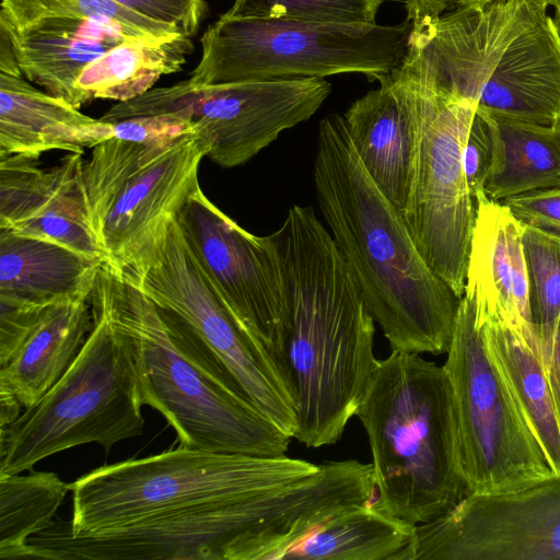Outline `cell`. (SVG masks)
<instances>
[{
  "label": "cell",
  "instance_id": "obj_34",
  "mask_svg": "<svg viewBox=\"0 0 560 560\" xmlns=\"http://www.w3.org/2000/svg\"><path fill=\"white\" fill-rule=\"evenodd\" d=\"M466 183L475 201L487 196L486 183L492 164V137L486 117L476 109L462 152Z\"/></svg>",
  "mask_w": 560,
  "mask_h": 560
},
{
  "label": "cell",
  "instance_id": "obj_18",
  "mask_svg": "<svg viewBox=\"0 0 560 560\" xmlns=\"http://www.w3.org/2000/svg\"><path fill=\"white\" fill-rule=\"evenodd\" d=\"M523 229L502 202L488 196L476 201L463 295L474 302L478 326L489 319L506 322L524 335L541 359L532 324Z\"/></svg>",
  "mask_w": 560,
  "mask_h": 560
},
{
  "label": "cell",
  "instance_id": "obj_38",
  "mask_svg": "<svg viewBox=\"0 0 560 560\" xmlns=\"http://www.w3.org/2000/svg\"><path fill=\"white\" fill-rule=\"evenodd\" d=\"M560 423V314L557 320L548 362L545 366Z\"/></svg>",
  "mask_w": 560,
  "mask_h": 560
},
{
  "label": "cell",
  "instance_id": "obj_11",
  "mask_svg": "<svg viewBox=\"0 0 560 560\" xmlns=\"http://www.w3.org/2000/svg\"><path fill=\"white\" fill-rule=\"evenodd\" d=\"M284 510L269 490L249 499L90 536L66 520L27 541L25 558L49 560H253L280 533Z\"/></svg>",
  "mask_w": 560,
  "mask_h": 560
},
{
  "label": "cell",
  "instance_id": "obj_23",
  "mask_svg": "<svg viewBox=\"0 0 560 560\" xmlns=\"http://www.w3.org/2000/svg\"><path fill=\"white\" fill-rule=\"evenodd\" d=\"M92 328V293L43 305L16 350L0 366V385L23 408L34 406L74 363Z\"/></svg>",
  "mask_w": 560,
  "mask_h": 560
},
{
  "label": "cell",
  "instance_id": "obj_19",
  "mask_svg": "<svg viewBox=\"0 0 560 560\" xmlns=\"http://www.w3.org/2000/svg\"><path fill=\"white\" fill-rule=\"evenodd\" d=\"M352 145L383 195L402 213L418 147L415 92L395 71L343 114Z\"/></svg>",
  "mask_w": 560,
  "mask_h": 560
},
{
  "label": "cell",
  "instance_id": "obj_14",
  "mask_svg": "<svg viewBox=\"0 0 560 560\" xmlns=\"http://www.w3.org/2000/svg\"><path fill=\"white\" fill-rule=\"evenodd\" d=\"M177 221L222 303L242 328L266 349L289 385L287 306L268 235L257 236L244 230L220 210L201 187L190 196Z\"/></svg>",
  "mask_w": 560,
  "mask_h": 560
},
{
  "label": "cell",
  "instance_id": "obj_28",
  "mask_svg": "<svg viewBox=\"0 0 560 560\" xmlns=\"http://www.w3.org/2000/svg\"><path fill=\"white\" fill-rule=\"evenodd\" d=\"M477 110L486 117L492 137V164L486 183L490 199L560 187V127Z\"/></svg>",
  "mask_w": 560,
  "mask_h": 560
},
{
  "label": "cell",
  "instance_id": "obj_37",
  "mask_svg": "<svg viewBox=\"0 0 560 560\" xmlns=\"http://www.w3.org/2000/svg\"><path fill=\"white\" fill-rule=\"evenodd\" d=\"M411 33H418L440 16L464 8L483 5L497 0H402Z\"/></svg>",
  "mask_w": 560,
  "mask_h": 560
},
{
  "label": "cell",
  "instance_id": "obj_15",
  "mask_svg": "<svg viewBox=\"0 0 560 560\" xmlns=\"http://www.w3.org/2000/svg\"><path fill=\"white\" fill-rule=\"evenodd\" d=\"M399 560H560V478L497 495H466L417 524Z\"/></svg>",
  "mask_w": 560,
  "mask_h": 560
},
{
  "label": "cell",
  "instance_id": "obj_2",
  "mask_svg": "<svg viewBox=\"0 0 560 560\" xmlns=\"http://www.w3.org/2000/svg\"><path fill=\"white\" fill-rule=\"evenodd\" d=\"M316 199L338 250L392 351L447 353L460 298L431 269L402 213L358 156L343 116L318 126Z\"/></svg>",
  "mask_w": 560,
  "mask_h": 560
},
{
  "label": "cell",
  "instance_id": "obj_39",
  "mask_svg": "<svg viewBox=\"0 0 560 560\" xmlns=\"http://www.w3.org/2000/svg\"><path fill=\"white\" fill-rule=\"evenodd\" d=\"M21 407L15 395L5 386L0 385V428L14 422L21 415Z\"/></svg>",
  "mask_w": 560,
  "mask_h": 560
},
{
  "label": "cell",
  "instance_id": "obj_41",
  "mask_svg": "<svg viewBox=\"0 0 560 560\" xmlns=\"http://www.w3.org/2000/svg\"><path fill=\"white\" fill-rule=\"evenodd\" d=\"M555 21L559 27V31H560V10L556 12L555 14Z\"/></svg>",
  "mask_w": 560,
  "mask_h": 560
},
{
  "label": "cell",
  "instance_id": "obj_36",
  "mask_svg": "<svg viewBox=\"0 0 560 560\" xmlns=\"http://www.w3.org/2000/svg\"><path fill=\"white\" fill-rule=\"evenodd\" d=\"M502 203L523 224L560 233V187L514 195Z\"/></svg>",
  "mask_w": 560,
  "mask_h": 560
},
{
  "label": "cell",
  "instance_id": "obj_25",
  "mask_svg": "<svg viewBox=\"0 0 560 560\" xmlns=\"http://www.w3.org/2000/svg\"><path fill=\"white\" fill-rule=\"evenodd\" d=\"M194 50L192 37L127 36L90 62L75 81L84 103L94 98L127 102L178 72Z\"/></svg>",
  "mask_w": 560,
  "mask_h": 560
},
{
  "label": "cell",
  "instance_id": "obj_24",
  "mask_svg": "<svg viewBox=\"0 0 560 560\" xmlns=\"http://www.w3.org/2000/svg\"><path fill=\"white\" fill-rule=\"evenodd\" d=\"M104 262L0 229V302L46 305L92 293Z\"/></svg>",
  "mask_w": 560,
  "mask_h": 560
},
{
  "label": "cell",
  "instance_id": "obj_13",
  "mask_svg": "<svg viewBox=\"0 0 560 560\" xmlns=\"http://www.w3.org/2000/svg\"><path fill=\"white\" fill-rule=\"evenodd\" d=\"M128 282V281H127ZM186 322L217 355L246 397L291 438L298 408L266 349L232 316L206 278L176 220L154 265L130 282Z\"/></svg>",
  "mask_w": 560,
  "mask_h": 560
},
{
  "label": "cell",
  "instance_id": "obj_27",
  "mask_svg": "<svg viewBox=\"0 0 560 560\" xmlns=\"http://www.w3.org/2000/svg\"><path fill=\"white\" fill-rule=\"evenodd\" d=\"M413 526L374 501L354 504L322 522L280 560H398L411 540Z\"/></svg>",
  "mask_w": 560,
  "mask_h": 560
},
{
  "label": "cell",
  "instance_id": "obj_21",
  "mask_svg": "<svg viewBox=\"0 0 560 560\" xmlns=\"http://www.w3.org/2000/svg\"><path fill=\"white\" fill-rule=\"evenodd\" d=\"M0 30L11 40L23 77L77 108L84 104L74 85L83 69L125 37L141 36L117 22L70 16H46Z\"/></svg>",
  "mask_w": 560,
  "mask_h": 560
},
{
  "label": "cell",
  "instance_id": "obj_5",
  "mask_svg": "<svg viewBox=\"0 0 560 560\" xmlns=\"http://www.w3.org/2000/svg\"><path fill=\"white\" fill-rule=\"evenodd\" d=\"M319 464L178 446L98 467L70 483L74 536L240 502L314 475Z\"/></svg>",
  "mask_w": 560,
  "mask_h": 560
},
{
  "label": "cell",
  "instance_id": "obj_8",
  "mask_svg": "<svg viewBox=\"0 0 560 560\" xmlns=\"http://www.w3.org/2000/svg\"><path fill=\"white\" fill-rule=\"evenodd\" d=\"M411 24H330L222 14L205 31L189 81L215 85L361 73L381 82L401 65Z\"/></svg>",
  "mask_w": 560,
  "mask_h": 560
},
{
  "label": "cell",
  "instance_id": "obj_33",
  "mask_svg": "<svg viewBox=\"0 0 560 560\" xmlns=\"http://www.w3.org/2000/svg\"><path fill=\"white\" fill-rule=\"evenodd\" d=\"M113 137L145 144H166L195 135L188 119L173 114L137 116L113 121Z\"/></svg>",
  "mask_w": 560,
  "mask_h": 560
},
{
  "label": "cell",
  "instance_id": "obj_4",
  "mask_svg": "<svg viewBox=\"0 0 560 560\" xmlns=\"http://www.w3.org/2000/svg\"><path fill=\"white\" fill-rule=\"evenodd\" d=\"M355 416L368 435L380 509L417 525L468 495L443 365L401 351L377 359Z\"/></svg>",
  "mask_w": 560,
  "mask_h": 560
},
{
  "label": "cell",
  "instance_id": "obj_32",
  "mask_svg": "<svg viewBox=\"0 0 560 560\" xmlns=\"http://www.w3.org/2000/svg\"><path fill=\"white\" fill-rule=\"evenodd\" d=\"M385 0H234V18L285 19L330 24H373Z\"/></svg>",
  "mask_w": 560,
  "mask_h": 560
},
{
  "label": "cell",
  "instance_id": "obj_40",
  "mask_svg": "<svg viewBox=\"0 0 560 560\" xmlns=\"http://www.w3.org/2000/svg\"><path fill=\"white\" fill-rule=\"evenodd\" d=\"M548 5H552L557 11L560 10V0H545Z\"/></svg>",
  "mask_w": 560,
  "mask_h": 560
},
{
  "label": "cell",
  "instance_id": "obj_17",
  "mask_svg": "<svg viewBox=\"0 0 560 560\" xmlns=\"http://www.w3.org/2000/svg\"><path fill=\"white\" fill-rule=\"evenodd\" d=\"M38 159L0 156V229L54 242L104 262L91 229L83 154L47 168Z\"/></svg>",
  "mask_w": 560,
  "mask_h": 560
},
{
  "label": "cell",
  "instance_id": "obj_16",
  "mask_svg": "<svg viewBox=\"0 0 560 560\" xmlns=\"http://www.w3.org/2000/svg\"><path fill=\"white\" fill-rule=\"evenodd\" d=\"M547 7L545 0H497L448 12L410 33L396 71L448 98L478 104L505 49Z\"/></svg>",
  "mask_w": 560,
  "mask_h": 560
},
{
  "label": "cell",
  "instance_id": "obj_6",
  "mask_svg": "<svg viewBox=\"0 0 560 560\" xmlns=\"http://www.w3.org/2000/svg\"><path fill=\"white\" fill-rule=\"evenodd\" d=\"M206 148L195 135L166 144L118 138L92 149L83 165L91 229L104 265L133 282L162 252L172 224L200 187Z\"/></svg>",
  "mask_w": 560,
  "mask_h": 560
},
{
  "label": "cell",
  "instance_id": "obj_9",
  "mask_svg": "<svg viewBox=\"0 0 560 560\" xmlns=\"http://www.w3.org/2000/svg\"><path fill=\"white\" fill-rule=\"evenodd\" d=\"M446 354L443 368L454 395L468 494L511 493L557 478L487 349L466 295Z\"/></svg>",
  "mask_w": 560,
  "mask_h": 560
},
{
  "label": "cell",
  "instance_id": "obj_3",
  "mask_svg": "<svg viewBox=\"0 0 560 560\" xmlns=\"http://www.w3.org/2000/svg\"><path fill=\"white\" fill-rule=\"evenodd\" d=\"M130 339L143 406L176 431L179 446L280 456L293 438L265 416L201 338L175 313L103 265L92 292Z\"/></svg>",
  "mask_w": 560,
  "mask_h": 560
},
{
  "label": "cell",
  "instance_id": "obj_35",
  "mask_svg": "<svg viewBox=\"0 0 560 560\" xmlns=\"http://www.w3.org/2000/svg\"><path fill=\"white\" fill-rule=\"evenodd\" d=\"M149 19L168 23L194 37L207 11L206 0H113Z\"/></svg>",
  "mask_w": 560,
  "mask_h": 560
},
{
  "label": "cell",
  "instance_id": "obj_7",
  "mask_svg": "<svg viewBox=\"0 0 560 560\" xmlns=\"http://www.w3.org/2000/svg\"><path fill=\"white\" fill-rule=\"evenodd\" d=\"M93 328L74 363L32 407L0 428V476L88 443L107 453L143 432L130 339L92 301Z\"/></svg>",
  "mask_w": 560,
  "mask_h": 560
},
{
  "label": "cell",
  "instance_id": "obj_22",
  "mask_svg": "<svg viewBox=\"0 0 560 560\" xmlns=\"http://www.w3.org/2000/svg\"><path fill=\"white\" fill-rule=\"evenodd\" d=\"M113 138V125L33 86L23 74L0 72V156L38 159L61 150L84 153Z\"/></svg>",
  "mask_w": 560,
  "mask_h": 560
},
{
  "label": "cell",
  "instance_id": "obj_29",
  "mask_svg": "<svg viewBox=\"0 0 560 560\" xmlns=\"http://www.w3.org/2000/svg\"><path fill=\"white\" fill-rule=\"evenodd\" d=\"M69 491L55 472L0 476V558H25L28 539L52 525Z\"/></svg>",
  "mask_w": 560,
  "mask_h": 560
},
{
  "label": "cell",
  "instance_id": "obj_20",
  "mask_svg": "<svg viewBox=\"0 0 560 560\" xmlns=\"http://www.w3.org/2000/svg\"><path fill=\"white\" fill-rule=\"evenodd\" d=\"M477 109L560 127V31L542 14L512 40L486 82Z\"/></svg>",
  "mask_w": 560,
  "mask_h": 560
},
{
  "label": "cell",
  "instance_id": "obj_12",
  "mask_svg": "<svg viewBox=\"0 0 560 560\" xmlns=\"http://www.w3.org/2000/svg\"><path fill=\"white\" fill-rule=\"evenodd\" d=\"M395 72L412 88L418 117L413 178L402 215L424 260L462 298L476 219L462 152L477 104L448 98Z\"/></svg>",
  "mask_w": 560,
  "mask_h": 560
},
{
  "label": "cell",
  "instance_id": "obj_1",
  "mask_svg": "<svg viewBox=\"0 0 560 560\" xmlns=\"http://www.w3.org/2000/svg\"><path fill=\"white\" fill-rule=\"evenodd\" d=\"M287 306V377L294 435L307 447L340 440L371 380L375 322L334 238L312 207L293 206L268 235Z\"/></svg>",
  "mask_w": 560,
  "mask_h": 560
},
{
  "label": "cell",
  "instance_id": "obj_26",
  "mask_svg": "<svg viewBox=\"0 0 560 560\" xmlns=\"http://www.w3.org/2000/svg\"><path fill=\"white\" fill-rule=\"evenodd\" d=\"M488 351L501 372L523 418L560 478V423L539 355L524 335L501 319L481 325Z\"/></svg>",
  "mask_w": 560,
  "mask_h": 560
},
{
  "label": "cell",
  "instance_id": "obj_10",
  "mask_svg": "<svg viewBox=\"0 0 560 560\" xmlns=\"http://www.w3.org/2000/svg\"><path fill=\"white\" fill-rule=\"evenodd\" d=\"M331 92L324 78L195 85L189 79L119 102L100 119L173 114L192 122L206 158L221 167L252 160L279 135L310 119Z\"/></svg>",
  "mask_w": 560,
  "mask_h": 560
},
{
  "label": "cell",
  "instance_id": "obj_30",
  "mask_svg": "<svg viewBox=\"0 0 560 560\" xmlns=\"http://www.w3.org/2000/svg\"><path fill=\"white\" fill-rule=\"evenodd\" d=\"M522 245L532 324L545 368L560 314V233L524 224Z\"/></svg>",
  "mask_w": 560,
  "mask_h": 560
},
{
  "label": "cell",
  "instance_id": "obj_31",
  "mask_svg": "<svg viewBox=\"0 0 560 560\" xmlns=\"http://www.w3.org/2000/svg\"><path fill=\"white\" fill-rule=\"evenodd\" d=\"M46 16L117 22L141 36L184 34L175 25L149 19L113 0H1L0 27L5 30Z\"/></svg>",
  "mask_w": 560,
  "mask_h": 560
}]
</instances>
